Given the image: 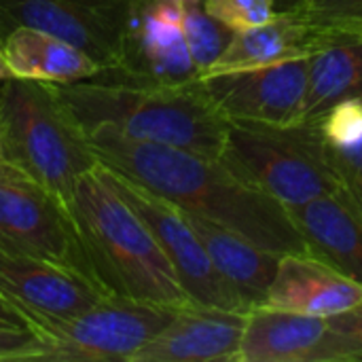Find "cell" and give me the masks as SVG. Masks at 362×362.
I'll list each match as a JSON object with an SVG mask.
<instances>
[{"mask_svg": "<svg viewBox=\"0 0 362 362\" xmlns=\"http://www.w3.org/2000/svg\"><path fill=\"white\" fill-rule=\"evenodd\" d=\"M100 74L157 85H193L202 78L182 34V6L170 0H132L119 62Z\"/></svg>", "mask_w": 362, "mask_h": 362, "instance_id": "9c48e42d", "label": "cell"}, {"mask_svg": "<svg viewBox=\"0 0 362 362\" xmlns=\"http://www.w3.org/2000/svg\"><path fill=\"white\" fill-rule=\"evenodd\" d=\"M325 34L327 30L314 25L301 13L282 11L267 23L233 32L227 49L202 76L308 57L322 42Z\"/></svg>", "mask_w": 362, "mask_h": 362, "instance_id": "e0dca14e", "label": "cell"}, {"mask_svg": "<svg viewBox=\"0 0 362 362\" xmlns=\"http://www.w3.org/2000/svg\"><path fill=\"white\" fill-rule=\"evenodd\" d=\"M132 0H0V42L19 28H36L85 51L98 66L119 62Z\"/></svg>", "mask_w": 362, "mask_h": 362, "instance_id": "30bf717a", "label": "cell"}, {"mask_svg": "<svg viewBox=\"0 0 362 362\" xmlns=\"http://www.w3.org/2000/svg\"><path fill=\"white\" fill-rule=\"evenodd\" d=\"M0 159H2V153H0Z\"/></svg>", "mask_w": 362, "mask_h": 362, "instance_id": "4dcf8cb0", "label": "cell"}, {"mask_svg": "<svg viewBox=\"0 0 362 362\" xmlns=\"http://www.w3.org/2000/svg\"><path fill=\"white\" fill-rule=\"evenodd\" d=\"M68 210L106 295L165 308L193 303L157 240L115 191L102 163L81 174Z\"/></svg>", "mask_w": 362, "mask_h": 362, "instance_id": "3957f363", "label": "cell"}, {"mask_svg": "<svg viewBox=\"0 0 362 362\" xmlns=\"http://www.w3.org/2000/svg\"><path fill=\"white\" fill-rule=\"evenodd\" d=\"M176 310L104 295L72 316H30V327L47 346L45 362H132Z\"/></svg>", "mask_w": 362, "mask_h": 362, "instance_id": "8992f818", "label": "cell"}, {"mask_svg": "<svg viewBox=\"0 0 362 362\" xmlns=\"http://www.w3.org/2000/svg\"><path fill=\"white\" fill-rule=\"evenodd\" d=\"M182 34L202 74L218 59L233 38V30L206 13L202 4L182 6Z\"/></svg>", "mask_w": 362, "mask_h": 362, "instance_id": "44dd1931", "label": "cell"}, {"mask_svg": "<svg viewBox=\"0 0 362 362\" xmlns=\"http://www.w3.org/2000/svg\"><path fill=\"white\" fill-rule=\"evenodd\" d=\"M189 225L208 250L214 267L231 282L246 308L265 305L269 286L276 278L280 255H274L244 235L221 227L199 214L182 210Z\"/></svg>", "mask_w": 362, "mask_h": 362, "instance_id": "d6986e66", "label": "cell"}, {"mask_svg": "<svg viewBox=\"0 0 362 362\" xmlns=\"http://www.w3.org/2000/svg\"><path fill=\"white\" fill-rule=\"evenodd\" d=\"M202 6L233 32L267 23L282 13L278 0H202Z\"/></svg>", "mask_w": 362, "mask_h": 362, "instance_id": "603a6c76", "label": "cell"}, {"mask_svg": "<svg viewBox=\"0 0 362 362\" xmlns=\"http://www.w3.org/2000/svg\"><path fill=\"white\" fill-rule=\"evenodd\" d=\"M47 346L32 329H0V362L45 361Z\"/></svg>", "mask_w": 362, "mask_h": 362, "instance_id": "484cf974", "label": "cell"}, {"mask_svg": "<svg viewBox=\"0 0 362 362\" xmlns=\"http://www.w3.org/2000/svg\"><path fill=\"white\" fill-rule=\"evenodd\" d=\"M352 95L362 98V32L327 30L322 42L308 55L299 123L316 125L333 104Z\"/></svg>", "mask_w": 362, "mask_h": 362, "instance_id": "ac0fdd59", "label": "cell"}, {"mask_svg": "<svg viewBox=\"0 0 362 362\" xmlns=\"http://www.w3.org/2000/svg\"><path fill=\"white\" fill-rule=\"evenodd\" d=\"M170 2H176L180 6H187V4H202V0H170Z\"/></svg>", "mask_w": 362, "mask_h": 362, "instance_id": "f546056e", "label": "cell"}, {"mask_svg": "<svg viewBox=\"0 0 362 362\" xmlns=\"http://www.w3.org/2000/svg\"><path fill=\"white\" fill-rule=\"evenodd\" d=\"M0 153L66 206L81 174L100 163L51 83L19 76L0 81Z\"/></svg>", "mask_w": 362, "mask_h": 362, "instance_id": "277c9868", "label": "cell"}, {"mask_svg": "<svg viewBox=\"0 0 362 362\" xmlns=\"http://www.w3.org/2000/svg\"><path fill=\"white\" fill-rule=\"evenodd\" d=\"M221 161L286 210L341 189L318 125H257L229 121Z\"/></svg>", "mask_w": 362, "mask_h": 362, "instance_id": "5b68a950", "label": "cell"}, {"mask_svg": "<svg viewBox=\"0 0 362 362\" xmlns=\"http://www.w3.org/2000/svg\"><path fill=\"white\" fill-rule=\"evenodd\" d=\"M0 238L98 286L68 206L4 159H0Z\"/></svg>", "mask_w": 362, "mask_h": 362, "instance_id": "52a82bcc", "label": "cell"}, {"mask_svg": "<svg viewBox=\"0 0 362 362\" xmlns=\"http://www.w3.org/2000/svg\"><path fill=\"white\" fill-rule=\"evenodd\" d=\"M329 335L322 362L362 361V303L354 310L327 318Z\"/></svg>", "mask_w": 362, "mask_h": 362, "instance_id": "cb8c5ba5", "label": "cell"}, {"mask_svg": "<svg viewBox=\"0 0 362 362\" xmlns=\"http://www.w3.org/2000/svg\"><path fill=\"white\" fill-rule=\"evenodd\" d=\"M197 83L227 121L276 127L299 125L308 85V57L206 74Z\"/></svg>", "mask_w": 362, "mask_h": 362, "instance_id": "8fae6325", "label": "cell"}, {"mask_svg": "<svg viewBox=\"0 0 362 362\" xmlns=\"http://www.w3.org/2000/svg\"><path fill=\"white\" fill-rule=\"evenodd\" d=\"M8 76H13V74H11V70H8V66H6V62H4V55H2V51H0V81H4V78H8Z\"/></svg>", "mask_w": 362, "mask_h": 362, "instance_id": "f1b7e54d", "label": "cell"}, {"mask_svg": "<svg viewBox=\"0 0 362 362\" xmlns=\"http://www.w3.org/2000/svg\"><path fill=\"white\" fill-rule=\"evenodd\" d=\"M0 295L30 316H72L106 293L0 238Z\"/></svg>", "mask_w": 362, "mask_h": 362, "instance_id": "7c38bea8", "label": "cell"}, {"mask_svg": "<svg viewBox=\"0 0 362 362\" xmlns=\"http://www.w3.org/2000/svg\"><path fill=\"white\" fill-rule=\"evenodd\" d=\"M106 176L115 191L148 227L170 265L174 267L182 291L195 305L248 312L231 282L214 267L208 250L178 206L121 172L106 168Z\"/></svg>", "mask_w": 362, "mask_h": 362, "instance_id": "ba28073f", "label": "cell"}, {"mask_svg": "<svg viewBox=\"0 0 362 362\" xmlns=\"http://www.w3.org/2000/svg\"><path fill=\"white\" fill-rule=\"evenodd\" d=\"M246 312L178 308L132 362H238Z\"/></svg>", "mask_w": 362, "mask_h": 362, "instance_id": "4fadbf2b", "label": "cell"}, {"mask_svg": "<svg viewBox=\"0 0 362 362\" xmlns=\"http://www.w3.org/2000/svg\"><path fill=\"white\" fill-rule=\"evenodd\" d=\"M83 134L112 127L127 138L176 146L221 159L229 121L206 98L199 83L157 85L106 74L76 83H51Z\"/></svg>", "mask_w": 362, "mask_h": 362, "instance_id": "7a4b0ae2", "label": "cell"}, {"mask_svg": "<svg viewBox=\"0 0 362 362\" xmlns=\"http://www.w3.org/2000/svg\"><path fill=\"white\" fill-rule=\"evenodd\" d=\"M0 51L11 74L19 78L76 83L100 72V66L85 51L36 28L11 30L0 42Z\"/></svg>", "mask_w": 362, "mask_h": 362, "instance_id": "ffe728a7", "label": "cell"}, {"mask_svg": "<svg viewBox=\"0 0 362 362\" xmlns=\"http://www.w3.org/2000/svg\"><path fill=\"white\" fill-rule=\"evenodd\" d=\"M329 159L337 172L344 191L356 204L362 214V144L356 148H333L329 144Z\"/></svg>", "mask_w": 362, "mask_h": 362, "instance_id": "4316f807", "label": "cell"}, {"mask_svg": "<svg viewBox=\"0 0 362 362\" xmlns=\"http://www.w3.org/2000/svg\"><path fill=\"white\" fill-rule=\"evenodd\" d=\"M329 320L257 305L246 312L238 362H322Z\"/></svg>", "mask_w": 362, "mask_h": 362, "instance_id": "9a60e30c", "label": "cell"}, {"mask_svg": "<svg viewBox=\"0 0 362 362\" xmlns=\"http://www.w3.org/2000/svg\"><path fill=\"white\" fill-rule=\"evenodd\" d=\"M362 303V284L316 257L282 255L265 305L333 318Z\"/></svg>", "mask_w": 362, "mask_h": 362, "instance_id": "5bb4252c", "label": "cell"}, {"mask_svg": "<svg viewBox=\"0 0 362 362\" xmlns=\"http://www.w3.org/2000/svg\"><path fill=\"white\" fill-rule=\"evenodd\" d=\"M0 329H32L28 316L0 295Z\"/></svg>", "mask_w": 362, "mask_h": 362, "instance_id": "83f0119b", "label": "cell"}, {"mask_svg": "<svg viewBox=\"0 0 362 362\" xmlns=\"http://www.w3.org/2000/svg\"><path fill=\"white\" fill-rule=\"evenodd\" d=\"M320 136L333 148H356L362 144V98L352 95L333 104L316 123Z\"/></svg>", "mask_w": 362, "mask_h": 362, "instance_id": "7402d4cb", "label": "cell"}, {"mask_svg": "<svg viewBox=\"0 0 362 362\" xmlns=\"http://www.w3.org/2000/svg\"><path fill=\"white\" fill-rule=\"evenodd\" d=\"M297 13L325 30L362 32V0H303Z\"/></svg>", "mask_w": 362, "mask_h": 362, "instance_id": "d4e9b609", "label": "cell"}, {"mask_svg": "<svg viewBox=\"0 0 362 362\" xmlns=\"http://www.w3.org/2000/svg\"><path fill=\"white\" fill-rule=\"evenodd\" d=\"M95 159L155 191L180 210L227 227L274 255L314 257L291 212L233 174L221 159L142 142L112 127L85 134Z\"/></svg>", "mask_w": 362, "mask_h": 362, "instance_id": "6da1fadb", "label": "cell"}, {"mask_svg": "<svg viewBox=\"0 0 362 362\" xmlns=\"http://www.w3.org/2000/svg\"><path fill=\"white\" fill-rule=\"evenodd\" d=\"M288 212L316 259L362 284V214L344 187Z\"/></svg>", "mask_w": 362, "mask_h": 362, "instance_id": "2e32d148", "label": "cell"}]
</instances>
